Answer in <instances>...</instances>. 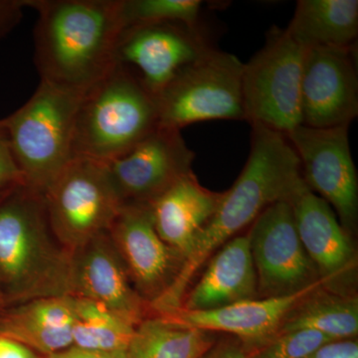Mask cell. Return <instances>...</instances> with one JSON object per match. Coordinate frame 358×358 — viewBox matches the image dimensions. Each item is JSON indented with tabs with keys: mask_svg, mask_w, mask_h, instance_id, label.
<instances>
[{
	"mask_svg": "<svg viewBox=\"0 0 358 358\" xmlns=\"http://www.w3.org/2000/svg\"><path fill=\"white\" fill-rule=\"evenodd\" d=\"M246 164L230 189L223 192L217 210L201 230L164 303L179 307L201 267L226 242L251 225L275 202L291 201L306 187L300 159L288 136L251 124Z\"/></svg>",
	"mask_w": 358,
	"mask_h": 358,
	"instance_id": "obj_1",
	"label": "cell"
},
{
	"mask_svg": "<svg viewBox=\"0 0 358 358\" xmlns=\"http://www.w3.org/2000/svg\"><path fill=\"white\" fill-rule=\"evenodd\" d=\"M38 14L34 63L40 81L86 92L117 65L122 0H23Z\"/></svg>",
	"mask_w": 358,
	"mask_h": 358,
	"instance_id": "obj_2",
	"label": "cell"
},
{
	"mask_svg": "<svg viewBox=\"0 0 358 358\" xmlns=\"http://www.w3.org/2000/svg\"><path fill=\"white\" fill-rule=\"evenodd\" d=\"M72 252L47 217L43 195L26 185L0 201V288L7 308L71 296Z\"/></svg>",
	"mask_w": 358,
	"mask_h": 358,
	"instance_id": "obj_3",
	"label": "cell"
},
{
	"mask_svg": "<svg viewBox=\"0 0 358 358\" xmlns=\"http://www.w3.org/2000/svg\"><path fill=\"white\" fill-rule=\"evenodd\" d=\"M159 126L157 96L133 70L117 64L83 94L75 120L73 157L110 162Z\"/></svg>",
	"mask_w": 358,
	"mask_h": 358,
	"instance_id": "obj_4",
	"label": "cell"
},
{
	"mask_svg": "<svg viewBox=\"0 0 358 358\" xmlns=\"http://www.w3.org/2000/svg\"><path fill=\"white\" fill-rule=\"evenodd\" d=\"M84 93L40 81L22 107L1 119L25 185L41 194L73 159L75 120Z\"/></svg>",
	"mask_w": 358,
	"mask_h": 358,
	"instance_id": "obj_5",
	"label": "cell"
},
{
	"mask_svg": "<svg viewBox=\"0 0 358 358\" xmlns=\"http://www.w3.org/2000/svg\"><path fill=\"white\" fill-rule=\"evenodd\" d=\"M42 195L51 229L70 252L109 232L122 208L105 162L85 157H73Z\"/></svg>",
	"mask_w": 358,
	"mask_h": 358,
	"instance_id": "obj_6",
	"label": "cell"
},
{
	"mask_svg": "<svg viewBox=\"0 0 358 358\" xmlns=\"http://www.w3.org/2000/svg\"><path fill=\"white\" fill-rule=\"evenodd\" d=\"M305 49L286 28L268 33L242 71L245 121L288 134L301 124V82Z\"/></svg>",
	"mask_w": 358,
	"mask_h": 358,
	"instance_id": "obj_7",
	"label": "cell"
},
{
	"mask_svg": "<svg viewBox=\"0 0 358 358\" xmlns=\"http://www.w3.org/2000/svg\"><path fill=\"white\" fill-rule=\"evenodd\" d=\"M243 65L228 52L207 51L157 96L159 126L180 131L212 120L245 121Z\"/></svg>",
	"mask_w": 358,
	"mask_h": 358,
	"instance_id": "obj_8",
	"label": "cell"
},
{
	"mask_svg": "<svg viewBox=\"0 0 358 358\" xmlns=\"http://www.w3.org/2000/svg\"><path fill=\"white\" fill-rule=\"evenodd\" d=\"M248 237L258 299L296 294L322 280L299 237L291 202L266 208L251 224Z\"/></svg>",
	"mask_w": 358,
	"mask_h": 358,
	"instance_id": "obj_9",
	"label": "cell"
},
{
	"mask_svg": "<svg viewBox=\"0 0 358 358\" xmlns=\"http://www.w3.org/2000/svg\"><path fill=\"white\" fill-rule=\"evenodd\" d=\"M300 159L308 189L334 209L343 229L355 237L358 222V179L350 152L348 127L299 126L287 134Z\"/></svg>",
	"mask_w": 358,
	"mask_h": 358,
	"instance_id": "obj_10",
	"label": "cell"
},
{
	"mask_svg": "<svg viewBox=\"0 0 358 358\" xmlns=\"http://www.w3.org/2000/svg\"><path fill=\"white\" fill-rule=\"evenodd\" d=\"M194 159L179 129L159 126L128 154L106 166L122 206H150L173 183L193 173Z\"/></svg>",
	"mask_w": 358,
	"mask_h": 358,
	"instance_id": "obj_11",
	"label": "cell"
},
{
	"mask_svg": "<svg viewBox=\"0 0 358 358\" xmlns=\"http://www.w3.org/2000/svg\"><path fill=\"white\" fill-rule=\"evenodd\" d=\"M355 48L306 49L301 82V124L308 128L350 127L358 115Z\"/></svg>",
	"mask_w": 358,
	"mask_h": 358,
	"instance_id": "obj_12",
	"label": "cell"
},
{
	"mask_svg": "<svg viewBox=\"0 0 358 358\" xmlns=\"http://www.w3.org/2000/svg\"><path fill=\"white\" fill-rule=\"evenodd\" d=\"M213 48L200 26L159 23L126 28L117 47V64L136 72L155 96L188 66Z\"/></svg>",
	"mask_w": 358,
	"mask_h": 358,
	"instance_id": "obj_13",
	"label": "cell"
},
{
	"mask_svg": "<svg viewBox=\"0 0 358 358\" xmlns=\"http://www.w3.org/2000/svg\"><path fill=\"white\" fill-rule=\"evenodd\" d=\"M109 234L134 289L152 312L173 286L185 259L157 234L148 206H122Z\"/></svg>",
	"mask_w": 358,
	"mask_h": 358,
	"instance_id": "obj_14",
	"label": "cell"
},
{
	"mask_svg": "<svg viewBox=\"0 0 358 358\" xmlns=\"http://www.w3.org/2000/svg\"><path fill=\"white\" fill-rule=\"evenodd\" d=\"M289 202L301 244L326 289L355 294L357 253L355 242L339 223L331 205L308 186Z\"/></svg>",
	"mask_w": 358,
	"mask_h": 358,
	"instance_id": "obj_15",
	"label": "cell"
},
{
	"mask_svg": "<svg viewBox=\"0 0 358 358\" xmlns=\"http://www.w3.org/2000/svg\"><path fill=\"white\" fill-rule=\"evenodd\" d=\"M71 296L100 303L136 327L154 315L134 289L109 232L72 252Z\"/></svg>",
	"mask_w": 358,
	"mask_h": 358,
	"instance_id": "obj_16",
	"label": "cell"
},
{
	"mask_svg": "<svg viewBox=\"0 0 358 358\" xmlns=\"http://www.w3.org/2000/svg\"><path fill=\"white\" fill-rule=\"evenodd\" d=\"M322 288L326 287L320 280L289 296L253 299L211 310H185L178 308L162 315L209 333L232 334L246 348H255L277 334L289 313Z\"/></svg>",
	"mask_w": 358,
	"mask_h": 358,
	"instance_id": "obj_17",
	"label": "cell"
},
{
	"mask_svg": "<svg viewBox=\"0 0 358 358\" xmlns=\"http://www.w3.org/2000/svg\"><path fill=\"white\" fill-rule=\"evenodd\" d=\"M205 266L199 281L185 294L180 308L211 310L258 299L248 234L226 242Z\"/></svg>",
	"mask_w": 358,
	"mask_h": 358,
	"instance_id": "obj_18",
	"label": "cell"
},
{
	"mask_svg": "<svg viewBox=\"0 0 358 358\" xmlns=\"http://www.w3.org/2000/svg\"><path fill=\"white\" fill-rule=\"evenodd\" d=\"M222 197L223 192L207 189L192 173L173 183L148 206L157 234L185 262Z\"/></svg>",
	"mask_w": 358,
	"mask_h": 358,
	"instance_id": "obj_19",
	"label": "cell"
},
{
	"mask_svg": "<svg viewBox=\"0 0 358 358\" xmlns=\"http://www.w3.org/2000/svg\"><path fill=\"white\" fill-rule=\"evenodd\" d=\"M72 296L37 299L11 306L0 315V334L44 357L73 346Z\"/></svg>",
	"mask_w": 358,
	"mask_h": 358,
	"instance_id": "obj_20",
	"label": "cell"
},
{
	"mask_svg": "<svg viewBox=\"0 0 358 358\" xmlns=\"http://www.w3.org/2000/svg\"><path fill=\"white\" fill-rule=\"evenodd\" d=\"M287 32L303 49L355 46L357 0H300Z\"/></svg>",
	"mask_w": 358,
	"mask_h": 358,
	"instance_id": "obj_21",
	"label": "cell"
},
{
	"mask_svg": "<svg viewBox=\"0 0 358 358\" xmlns=\"http://www.w3.org/2000/svg\"><path fill=\"white\" fill-rule=\"evenodd\" d=\"M216 334L150 315L136 327L128 358H203L217 343Z\"/></svg>",
	"mask_w": 358,
	"mask_h": 358,
	"instance_id": "obj_22",
	"label": "cell"
},
{
	"mask_svg": "<svg viewBox=\"0 0 358 358\" xmlns=\"http://www.w3.org/2000/svg\"><path fill=\"white\" fill-rule=\"evenodd\" d=\"M294 329L319 331L333 341L357 338V294H338L324 288L317 289L289 313L278 333Z\"/></svg>",
	"mask_w": 358,
	"mask_h": 358,
	"instance_id": "obj_23",
	"label": "cell"
},
{
	"mask_svg": "<svg viewBox=\"0 0 358 358\" xmlns=\"http://www.w3.org/2000/svg\"><path fill=\"white\" fill-rule=\"evenodd\" d=\"M72 298L75 315L72 348L87 352H127L136 326L100 303Z\"/></svg>",
	"mask_w": 358,
	"mask_h": 358,
	"instance_id": "obj_24",
	"label": "cell"
},
{
	"mask_svg": "<svg viewBox=\"0 0 358 358\" xmlns=\"http://www.w3.org/2000/svg\"><path fill=\"white\" fill-rule=\"evenodd\" d=\"M202 6L200 0H122V22L124 29L159 23L197 27Z\"/></svg>",
	"mask_w": 358,
	"mask_h": 358,
	"instance_id": "obj_25",
	"label": "cell"
},
{
	"mask_svg": "<svg viewBox=\"0 0 358 358\" xmlns=\"http://www.w3.org/2000/svg\"><path fill=\"white\" fill-rule=\"evenodd\" d=\"M331 341L319 331L294 329L278 333L255 348H245L250 358H307Z\"/></svg>",
	"mask_w": 358,
	"mask_h": 358,
	"instance_id": "obj_26",
	"label": "cell"
},
{
	"mask_svg": "<svg viewBox=\"0 0 358 358\" xmlns=\"http://www.w3.org/2000/svg\"><path fill=\"white\" fill-rule=\"evenodd\" d=\"M21 185H25L24 178L14 159L8 133L0 120V194L13 192Z\"/></svg>",
	"mask_w": 358,
	"mask_h": 358,
	"instance_id": "obj_27",
	"label": "cell"
},
{
	"mask_svg": "<svg viewBox=\"0 0 358 358\" xmlns=\"http://www.w3.org/2000/svg\"><path fill=\"white\" fill-rule=\"evenodd\" d=\"M24 8L23 0H0V41L20 24Z\"/></svg>",
	"mask_w": 358,
	"mask_h": 358,
	"instance_id": "obj_28",
	"label": "cell"
},
{
	"mask_svg": "<svg viewBox=\"0 0 358 358\" xmlns=\"http://www.w3.org/2000/svg\"><path fill=\"white\" fill-rule=\"evenodd\" d=\"M307 358H358L357 339L331 341Z\"/></svg>",
	"mask_w": 358,
	"mask_h": 358,
	"instance_id": "obj_29",
	"label": "cell"
},
{
	"mask_svg": "<svg viewBox=\"0 0 358 358\" xmlns=\"http://www.w3.org/2000/svg\"><path fill=\"white\" fill-rule=\"evenodd\" d=\"M203 358H250L248 350L239 339L217 341Z\"/></svg>",
	"mask_w": 358,
	"mask_h": 358,
	"instance_id": "obj_30",
	"label": "cell"
},
{
	"mask_svg": "<svg viewBox=\"0 0 358 358\" xmlns=\"http://www.w3.org/2000/svg\"><path fill=\"white\" fill-rule=\"evenodd\" d=\"M0 358H46L22 343L0 334Z\"/></svg>",
	"mask_w": 358,
	"mask_h": 358,
	"instance_id": "obj_31",
	"label": "cell"
},
{
	"mask_svg": "<svg viewBox=\"0 0 358 358\" xmlns=\"http://www.w3.org/2000/svg\"><path fill=\"white\" fill-rule=\"evenodd\" d=\"M46 358H128V355L127 352H87L79 348H70L69 350Z\"/></svg>",
	"mask_w": 358,
	"mask_h": 358,
	"instance_id": "obj_32",
	"label": "cell"
},
{
	"mask_svg": "<svg viewBox=\"0 0 358 358\" xmlns=\"http://www.w3.org/2000/svg\"><path fill=\"white\" fill-rule=\"evenodd\" d=\"M7 308L6 298H4L3 293H2L1 288H0V315L6 310Z\"/></svg>",
	"mask_w": 358,
	"mask_h": 358,
	"instance_id": "obj_33",
	"label": "cell"
},
{
	"mask_svg": "<svg viewBox=\"0 0 358 358\" xmlns=\"http://www.w3.org/2000/svg\"><path fill=\"white\" fill-rule=\"evenodd\" d=\"M10 192H8V193H6V194H0V201H1L2 199H4V197L7 196V195L9 194V193Z\"/></svg>",
	"mask_w": 358,
	"mask_h": 358,
	"instance_id": "obj_34",
	"label": "cell"
}]
</instances>
